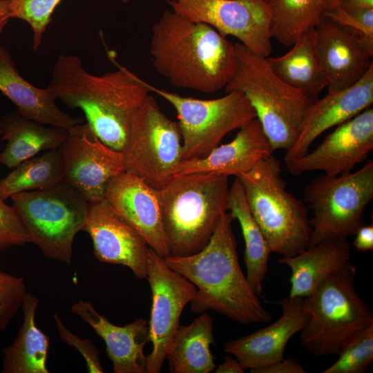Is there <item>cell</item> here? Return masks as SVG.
I'll return each instance as SVG.
<instances>
[{"instance_id":"6da1fadb","label":"cell","mask_w":373,"mask_h":373,"mask_svg":"<svg viewBox=\"0 0 373 373\" xmlns=\"http://www.w3.org/2000/svg\"><path fill=\"white\" fill-rule=\"evenodd\" d=\"M101 75L88 73L80 58L61 54L47 88L67 106L79 108L86 123L105 145L122 153L135 111L149 95L145 82L117 64Z\"/></svg>"},{"instance_id":"7a4b0ae2","label":"cell","mask_w":373,"mask_h":373,"mask_svg":"<svg viewBox=\"0 0 373 373\" xmlns=\"http://www.w3.org/2000/svg\"><path fill=\"white\" fill-rule=\"evenodd\" d=\"M150 53L156 71L173 86L204 93L224 88L236 64L227 37L168 9L153 27Z\"/></svg>"},{"instance_id":"3957f363","label":"cell","mask_w":373,"mask_h":373,"mask_svg":"<svg viewBox=\"0 0 373 373\" xmlns=\"http://www.w3.org/2000/svg\"><path fill=\"white\" fill-rule=\"evenodd\" d=\"M226 212L207 245L193 254L164 258L167 265L196 288L191 310L215 311L241 324L267 323L271 314L263 307L243 274L231 223Z\"/></svg>"},{"instance_id":"277c9868","label":"cell","mask_w":373,"mask_h":373,"mask_svg":"<svg viewBox=\"0 0 373 373\" xmlns=\"http://www.w3.org/2000/svg\"><path fill=\"white\" fill-rule=\"evenodd\" d=\"M229 176L175 175L157 190L170 256L193 254L209 242L227 211Z\"/></svg>"},{"instance_id":"5b68a950","label":"cell","mask_w":373,"mask_h":373,"mask_svg":"<svg viewBox=\"0 0 373 373\" xmlns=\"http://www.w3.org/2000/svg\"><path fill=\"white\" fill-rule=\"evenodd\" d=\"M236 64L224 88L239 91L254 108L273 151H287L296 141L303 118L314 102L289 86L271 68L267 57L240 42L234 44Z\"/></svg>"},{"instance_id":"8992f818","label":"cell","mask_w":373,"mask_h":373,"mask_svg":"<svg viewBox=\"0 0 373 373\" xmlns=\"http://www.w3.org/2000/svg\"><path fill=\"white\" fill-rule=\"evenodd\" d=\"M356 274L348 262L304 298L309 316L299 337L314 356L338 355L358 332L373 325L371 309L356 291Z\"/></svg>"},{"instance_id":"52a82bcc","label":"cell","mask_w":373,"mask_h":373,"mask_svg":"<svg viewBox=\"0 0 373 373\" xmlns=\"http://www.w3.org/2000/svg\"><path fill=\"white\" fill-rule=\"evenodd\" d=\"M281 173L271 155L236 178L271 252L289 257L309 247L312 227L305 204L286 190Z\"/></svg>"},{"instance_id":"ba28073f","label":"cell","mask_w":373,"mask_h":373,"mask_svg":"<svg viewBox=\"0 0 373 373\" xmlns=\"http://www.w3.org/2000/svg\"><path fill=\"white\" fill-rule=\"evenodd\" d=\"M10 198L29 242L46 258L70 265L74 239L82 230L90 204L86 198L64 182Z\"/></svg>"},{"instance_id":"9c48e42d","label":"cell","mask_w":373,"mask_h":373,"mask_svg":"<svg viewBox=\"0 0 373 373\" xmlns=\"http://www.w3.org/2000/svg\"><path fill=\"white\" fill-rule=\"evenodd\" d=\"M303 196L313 211L309 246L354 235L364 224L365 210L373 198V160L354 172L314 178Z\"/></svg>"},{"instance_id":"30bf717a","label":"cell","mask_w":373,"mask_h":373,"mask_svg":"<svg viewBox=\"0 0 373 373\" xmlns=\"http://www.w3.org/2000/svg\"><path fill=\"white\" fill-rule=\"evenodd\" d=\"M178 122L169 119L149 95L135 111L126 145L122 152L126 171L161 189L182 160Z\"/></svg>"},{"instance_id":"8fae6325","label":"cell","mask_w":373,"mask_h":373,"mask_svg":"<svg viewBox=\"0 0 373 373\" xmlns=\"http://www.w3.org/2000/svg\"><path fill=\"white\" fill-rule=\"evenodd\" d=\"M145 84L177 112L182 160L207 156L229 133L256 118L254 108L239 91L227 93L217 99H200L157 88L146 82Z\"/></svg>"},{"instance_id":"7c38bea8","label":"cell","mask_w":373,"mask_h":373,"mask_svg":"<svg viewBox=\"0 0 373 373\" xmlns=\"http://www.w3.org/2000/svg\"><path fill=\"white\" fill-rule=\"evenodd\" d=\"M146 279L151 291L147 341L152 344V350L146 356V373H159L180 327L182 311L193 298L196 288L151 248Z\"/></svg>"},{"instance_id":"4fadbf2b","label":"cell","mask_w":373,"mask_h":373,"mask_svg":"<svg viewBox=\"0 0 373 373\" xmlns=\"http://www.w3.org/2000/svg\"><path fill=\"white\" fill-rule=\"evenodd\" d=\"M171 10L231 36L265 57L272 51L271 15L264 0H170Z\"/></svg>"},{"instance_id":"5bb4252c","label":"cell","mask_w":373,"mask_h":373,"mask_svg":"<svg viewBox=\"0 0 373 373\" xmlns=\"http://www.w3.org/2000/svg\"><path fill=\"white\" fill-rule=\"evenodd\" d=\"M68 131L59 147L62 182L75 188L90 204L104 200L108 182L126 171L122 153L102 142L86 122Z\"/></svg>"},{"instance_id":"9a60e30c","label":"cell","mask_w":373,"mask_h":373,"mask_svg":"<svg viewBox=\"0 0 373 373\" xmlns=\"http://www.w3.org/2000/svg\"><path fill=\"white\" fill-rule=\"evenodd\" d=\"M373 149V108L340 124L312 152L286 164L291 174L321 171L329 175L352 171Z\"/></svg>"},{"instance_id":"2e32d148","label":"cell","mask_w":373,"mask_h":373,"mask_svg":"<svg viewBox=\"0 0 373 373\" xmlns=\"http://www.w3.org/2000/svg\"><path fill=\"white\" fill-rule=\"evenodd\" d=\"M104 200L149 248L164 258L170 256L156 189L125 171L108 182Z\"/></svg>"},{"instance_id":"e0dca14e","label":"cell","mask_w":373,"mask_h":373,"mask_svg":"<svg viewBox=\"0 0 373 373\" xmlns=\"http://www.w3.org/2000/svg\"><path fill=\"white\" fill-rule=\"evenodd\" d=\"M82 231L89 235L97 260L128 267L137 278H146L148 245L104 200L89 204Z\"/></svg>"},{"instance_id":"ac0fdd59","label":"cell","mask_w":373,"mask_h":373,"mask_svg":"<svg viewBox=\"0 0 373 373\" xmlns=\"http://www.w3.org/2000/svg\"><path fill=\"white\" fill-rule=\"evenodd\" d=\"M280 318L271 325L249 335L231 340L223 345L242 368L250 372L284 358L286 346L294 335L304 327L309 319L305 298L287 297L279 302Z\"/></svg>"},{"instance_id":"d6986e66","label":"cell","mask_w":373,"mask_h":373,"mask_svg":"<svg viewBox=\"0 0 373 373\" xmlns=\"http://www.w3.org/2000/svg\"><path fill=\"white\" fill-rule=\"evenodd\" d=\"M373 103V65L352 86L327 93L307 110L298 138L284 157L285 165L309 152L314 141L327 129L352 118Z\"/></svg>"},{"instance_id":"ffe728a7","label":"cell","mask_w":373,"mask_h":373,"mask_svg":"<svg viewBox=\"0 0 373 373\" xmlns=\"http://www.w3.org/2000/svg\"><path fill=\"white\" fill-rule=\"evenodd\" d=\"M318 56L327 93L344 90L361 79L373 65L357 40L330 18L322 16L315 28Z\"/></svg>"},{"instance_id":"44dd1931","label":"cell","mask_w":373,"mask_h":373,"mask_svg":"<svg viewBox=\"0 0 373 373\" xmlns=\"http://www.w3.org/2000/svg\"><path fill=\"white\" fill-rule=\"evenodd\" d=\"M238 130L232 141L218 145L207 156L182 160L175 175L211 172L237 177L272 155L269 140L257 118Z\"/></svg>"},{"instance_id":"7402d4cb","label":"cell","mask_w":373,"mask_h":373,"mask_svg":"<svg viewBox=\"0 0 373 373\" xmlns=\"http://www.w3.org/2000/svg\"><path fill=\"white\" fill-rule=\"evenodd\" d=\"M70 311L88 323L104 341L115 373H146L144 348L148 336V321L138 318L124 325L113 324L99 314L93 304L79 300Z\"/></svg>"},{"instance_id":"603a6c76","label":"cell","mask_w":373,"mask_h":373,"mask_svg":"<svg viewBox=\"0 0 373 373\" xmlns=\"http://www.w3.org/2000/svg\"><path fill=\"white\" fill-rule=\"evenodd\" d=\"M0 91L16 106L21 116L42 124L66 130L84 122V119L64 112L56 98L46 88L27 82L18 72L10 52L0 46Z\"/></svg>"},{"instance_id":"cb8c5ba5","label":"cell","mask_w":373,"mask_h":373,"mask_svg":"<svg viewBox=\"0 0 373 373\" xmlns=\"http://www.w3.org/2000/svg\"><path fill=\"white\" fill-rule=\"evenodd\" d=\"M351 258V249L346 239L335 238L309 246L278 262L291 269V288L288 297L306 298L332 273L343 267Z\"/></svg>"},{"instance_id":"d4e9b609","label":"cell","mask_w":373,"mask_h":373,"mask_svg":"<svg viewBox=\"0 0 373 373\" xmlns=\"http://www.w3.org/2000/svg\"><path fill=\"white\" fill-rule=\"evenodd\" d=\"M0 139L6 142L0 153V164L9 169L41 151L59 149L68 133L65 128L46 126L17 111L0 117Z\"/></svg>"},{"instance_id":"484cf974","label":"cell","mask_w":373,"mask_h":373,"mask_svg":"<svg viewBox=\"0 0 373 373\" xmlns=\"http://www.w3.org/2000/svg\"><path fill=\"white\" fill-rule=\"evenodd\" d=\"M285 54L268 57L274 73L289 86L315 102L327 81L316 47V29L306 31Z\"/></svg>"},{"instance_id":"4316f807","label":"cell","mask_w":373,"mask_h":373,"mask_svg":"<svg viewBox=\"0 0 373 373\" xmlns=\"http://www.w3.org/2000/svg\"><path fill=\"white\" fill-rule=\"evenodd\" d=\"M39 298L26 292L21 308L23 320L13 343L2 349L3 373H49L50 338L35 324Z\"/></svg>"},{"instance_id":"83f0119b","label":"cell","mask_w":373,"mask_h":373,"mask_svg":"<svg viewBox=\"0 0 373 373\" xmlns=\"http://www.w3.org/2000/svg\"><path fill=\"white\" fill-rule=\"evenodd\" d=\"M213 319L204 312L187 325H180L167 352L173 373H209L215 370L210 347L215 343Z\"/></svg>"},{"instance_id":"f1b7e54d","label":"cell","mask_w":373,"mask_h":373,"mask_svg":"<svg viewBox=\"0 0 373 373\" xmlns=\"http://www.w3.org/2000/svg\"><path fill=\"white\" fill-rule=\"evenodd\" d=\"M227 211L240 224L245 246L244 260L247 269L246 278L258 296L262 291V282L268 270V260L271 251L250 210L244 190L236 177L229 188Z\"/></svg>"},{"instance_id":"f546056e","label":"cell","mask_w":373,"mask_h":373,"mask_svg":"<svg viewBox=\"0 0 373 373\" xmlns=\"http://www.w3.org/2000/svg\"><path fill=\"white\" fill-rule=\"evenodd\" d=\"M271 15V38L291 46L316 28L324 13L323 0H264Z\"/></svg>"},{"instance_id":"4dcf8cb0","label":"cell","mask_w":373,"mask_h":373,"mask_svg":"<svg viewBox=\"0 0 373 373\" xmlns=\"http://www.w3.org/2000/svg\"><path fill=\"white\" fill-rule=\"evenodd\" d=\"M60 182L62 162L57 149L24 160L0 179V198L5 201L14 194L45 189Z\"/></svg>"},{"instance_id":"1f68e13d","label":"cell","mask_w":373,"mask_h":373,"mask_svg":"<svg viewBox=\"0 0 373 373\" xmlns=\"http://www.w3.org/2000/svg\"><path fill=\"white\" fill-rule=\"evenodd\" d=\"M322 373H363L373 361V325L358 332Z\"/></svg>"},{"instance_id":"d6a6232c","label":"cell","mask_w":373,"mask_h":373,"mask_svg":"<svg viewBox=\"0 0 373 373\" xmlns=\"http://www.w3.org/2000/svg\"><path fill=\"white\" fill-rule=\"evenodd\" d=\"M61 0H8L10 19L26 21L30 26L32 36V48L39 47L43 35L52 20V15ZM127 3L129 0H119Z\"/></svg>"},{"instance_id":"836d02e7","label":"cell","mask_w":373,"mask_h":373,"mask_svg":"<svg viewBox=\"0 0 373 373\" xmlns=\"http://www.w3.org/2000/svg\"><path fill=\"white\" fill-rule=\"evenodd\" d=\"M323 15L353 36L364 50L373 56V8L343 9L337 6Z\"/></svg>"},{"instance_id":"e575fe53","label":"cell","mask_w":373,"mask_h":373,"mask_svg":"<svg viewBox=\"0 0 373 373\" xmlns=\"http://www.w3.org/2000/svg\"><path fill=\"white\" fill-rule=\"evenodd\" d=\"M26 292L22 277L0 271V330L3 331L15 316Z\"/></svg>"},{"instance_id":"d590c367","label":"cell","mask_w":373,"mask_h":373,"mask_svg":"<svg viewBox=\"0 0 373 373\" xmlns=\"http://www.w3.org/2000/svg\"><path fill=\"white\" fill-rule=\"evenodd\" d=\"M26 243L28 237L16 211L0 198V252Z\"/></svg>"},{"instance_id":"8d00e7d4","label":"cell","mask_w":373,"mask_h":373,"mask_svg":"<svg viewBox=\"0 0 373 373\" xmlns=\"http://www.w3.org/2000/svg\"><path fill=\"white\" fill-rule=\"evenodd\" d=\"M59 336L65 344L75 347L84 357L88 372L103 373L104 369L100 361L99 352L95 344L88 338L82 339L69 331L57 313L53 315Z\"/></svg>"},{"instance_id":"74e56055","label":"cell","mask_w":373,"mask_h":373,"mask_svg":"<svg viewBox=\"0 0 373 373\" xmlns=\"http://www.w3.org/2000/svg\"><path fill=\"white\" fill-rule=\"evenodd\" d=\"M298 359L289 358L283 359L269 365L261 367L254 373H305Z\"/></svg>"},{"instance_id":"f35d334b","label":"cell","mask_w":373,"mask_h":373,"mask_svg":"<svg viewBox=\"0 0 373 373\" xmlns=\"http://www.w3.org/2000/svg\"><path fill=\"white\" fill-rule=\"evenodd\" d=\"M353 245L356 249L361 252L373 250V225L363 224L355 233Z\"/></svg>"},{"instance_id":"ab89813d","label":"cell","mask_w":373,"mask_h":373,"mask_svg":"<svg viewBox=\"0 0 373 373\" xmlns=\"http://www.w3.org/2000/svg\"><path fill=\"white\" fill-rule=\"evenodd\" d=\"M214 370L216 373H243L245 372L239 361L230 354L226 355L224 362L216 366Z\"/></svg>"},{"instance_id":"60d3db41","label":"cell","mask_w":373,"mask_h":373,"mask_svg":"<svg viewBox=\"0 0 373 373\" xmlns=\"http://www.w3.org/2000/svg\"><path fill=\"white\" fill-rule=\"evenodd\" d=\"M338 6L343 9L373 8V0H340Z\"/></svg>"},{"instance_id":"b9f144b4","label":"cell","mask_w":373,"mask_h":373,"mask_svg":"<svg viewBox=\"0 0 373 373\" xmlns=\"http://www.w3.org/2000/svg\"><path fill=\"white\" fill-rule=\"evenodd\" d=\"M10 19L8 0H0V37Z\"/></svg>"},{"instance_id":"7bdbcfd3","label":"cell","mask_w":373,"mask_h":373,"mask_svg":"<svg viewBox=\"0 0 373 373\" xmlns=\"http://www.w3.org/2000/svg\"><path fill=\"white\" fill-rule=\"evenodd\" d=\"M340 0H323L324 6V13L328 12L336 8L339 4Z\"/></svg>"},{"instance_id":"ee69618b","label":"cell","mask_w":373,"mask_h":373,"mask_svg":"<svg viewBox=\"0 0 373 373\" xmlns=\"http://www.w3.org/2000/svg\"><path fill=\"white\" fill-rule=\"evenodd\" d=\"M1 131H0V137H1Z\"/></svg>"}]
</instances>
